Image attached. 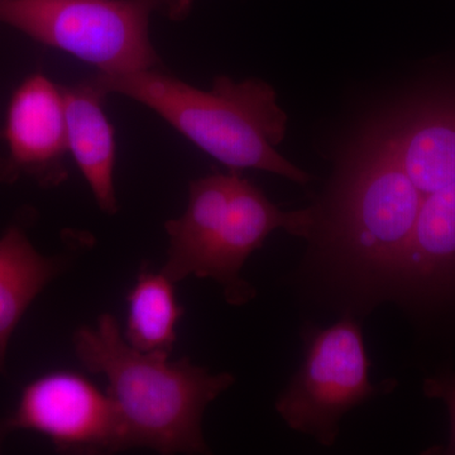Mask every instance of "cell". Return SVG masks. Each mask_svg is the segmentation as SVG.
I'll list each match as a JSON object with an SVG mask.
<instances>
[{
	"label": "cell",
	"instance_id": "2",
	"mask_svg": "<svg viewBox=\"0 0 455 455\" xmlns=\"http://www.w3.org/2000/svg\"><path fill=\"white\" fill-rule=\"evenodd\" d=\"M73 341L80 363L107 379L108 395L124 430L125 449L209 453L204 412L235 385V376L212 374L188 358L172 361L167 355L133 348L112 314H101L95 325L77 329Z\"/></svg>",
	"mask_w": 455,
	"mask_h": 455
},
{
	"label": "cell",
	"instance_id": "6",
	"mask_svg": "<svg viewBox=\"0 0 455 455\" xmlns=\"http://www.w3.org/2000/svg\"><path fill=\"white\" fill-rule=\"evenodd\" d=\"M304 359L275 409L293 431L307 434L323 447H333L340 421L350 410L388 394L395 379L370 381V358L361 322L343 315L328 328L305 325Z\"/></svg>",
	"mask_w": 455,
	"mask_h": 455
},
{
	"label": "cell",
	"instance_id": "12",
	"mask_svg": "<svg viewBox=\"0 0 455 455\" xmlns=\"http://www.w3.org/2000/svg\"><path fill=\"white\" fill-rule=\"evenodd\" d=\"M62 268L64 260L38 252L22 228L9 227L0 236V374L18 324Z\"/></svg>",
	"mask_w": 455,
	"mask_h": 455
},
{
	"label": "cell",
	"instance_id": "15",
	"mask_svg": "<svg viewBox=\"0 0 455 455\" xmlns=\"http://www.w3.org/2000/svg\"><path fill=\"white\" fill-rule=\"evenodd\" d=\"M9 431L11 430H9L7 424H5V420L0 421V447H2L3 442H4Z\"/></svg>",
	"mask_w": 455,
	"mask_h": 455
},
{
	"label": "cell",
	"instance_id": "1",
	"mask_svg": "<svg viewBox=\"0 0 455 455\" xmlns=\"http://www.w3.org/2000/svg\"><path fill=\"white\" fill-rule=\"evenodd\" d=\"M421 200L390 147L373 133L328 202L313 206L309 251L299 269L304 289L358 320L394 301Z\"/></svg>",
	"mask_w": 455,
	"mask_h": 455
},
{
	"label": "cell",
	"instance_id": "8",
	"mask_svg": "<svg viewBox=\"0 0 455 455\" xmlns=\"http://www.w3.org/2000/svg\"><path fill=\"white\" fill-rule=\"evenodd\" d=\"M394 302L412 314L455 305V182L423 196Z\"/></svg>",
	"mask_w": 455,
	"mask_h": 455
},
{
	"label": "cell",
	"instance_id": "14",
	"mask_svg": "<svg viewBox=\"0 0 455 455\" xmlns=\"http://www.w3.org/2000/svg\"><path fill=\"white\" fill-rule=\"evenodd\" d=\"M424 395L433 400H442L447 405L451 418V440L447 454H455V374L451 372L439 374L425 379Z\"/></svg>",
	"mask_w": 455,
	"mask_h": 455
},
{
	"label": "cell",
	"instance_id": "7",
	"mask_svg": "<svg viewBox=\"0 0 455 455\" xmlns=\"http://www.w3.org/2000/svg\"><path fill=\"white\" fill-rule=\"evenodd\" d=\"M5 424L11 431L44 435L60 453L125 451L124 430L112 398L75 371H51L27 383Z\"/></svg>",
	"mask_w": 455,
	"mask_h": 455
},
{
	"label": "cell",
	"instance_id": "4",
	"mask_svg": "<svg viewBox=\"0 0 455 455\" xmlns=\"http://www.w3.org/2000/svg\"><path fill=\"white\" fill-rule=\"evenodd\" d=\"M314 209L283 212L235 170L191 182L187 211L166 223L169 250L164 272L173 283L188 276L220 284L224 299L242 307L256 290L241 276L251 254L277 229L307 239Z\"/></svg>",
	"mask_w": 455,
	"mask_h": 455
},
{
	"label": "cell",
	"instance_id": "9",
	"mask_svg": "<svg viewBox=\"0 0 455 455\" xmlns=\"http://www.w3.org/2000/svg\"><path fill=\"white\" fill-rule=\"evenodd\" d=\"M4 137L11 157L0 175L25 172L41 184H59L68 151L61 88L42 74L28 77L12 97Z\"/></svg>",
	"mask_w": 455,
	"mask_h": 455
},
{
	"label": "cell",
	"instance_id": "11",
	"mask_svg": "<svg viewBox=\"0 0 455 455\" xmlns=\"http://www.w3.org/2000/svg\"><path fill=\"white\" fill-rule=\"evenodd\" d=\"M421 196L455 182V112L431 110L379 131Z\"/></svg>",
	"mask_w": 455,
	"mask_h": 455
},
{
	"label": "cell",
	"instance_id": "5",
	"mask_svg": "<svg viewBox=\"0 0 455 455\" xmlns=\"http://www.w3.org/2000/svg\"><path fill=\"white\" fill-rule=\"evenodd\" d=\"M191 0H0V23L95 66L100 74L158 65L149 40L156 11L182 17Z\"/></svg>",
	"mask_w": 455,
	"mask_h": 455
},
{
	"label": "cell",
	"instance_id": "13",
	"mask_svg": "<svg viewBox=\"0 0 455 455\" xmlns=\"http://www.w3.org/2000/svg\"><path fill=\"white\" fill-rule=\"evenodd\" d=\"M182 314L175 283L163 271L143 268L127 295L123 337L140 352L171 355Z\"/></svg>",
	"mask_w": 455,
	"mask_h": 455
},
{
	"label": "cell",
	"instance_id": "10",
	"mask_svg": "<svg viewBox=\"0 0 455 455\" xmlns=\"http://www.w3.org/2000/svg\"><path fill=\"white\" fill-rule=\"evenodd\" d=\"M60 88L64 99L68 151L88 181L99 208L107 214H116V142L112 124L103 110L106 94L92 80Z\"/></svg>",
	"mask_w": 455,
	"mask_h": 455
},
{
	"label": "cell",
	"instance_id": "3",
	"mask_svg": "<svg viewBox=\"0 0 455 455\" xmlns=\"http://www.w3.org/2000/svg\"><path fill=\"white\" fill-rule=\"evenodd\" d=\"M92 80L106 95L113 92L148 107L230 170H262L299 185L310 182L309 173L276 149L286 136L287 114L263 80L238 83L218 76L211 90H199L155 68L99 74Z\"/></svg>",
	"mask_w": 455,
	"mask_h": 455
}]
</instances>
